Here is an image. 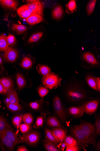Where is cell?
Masks as SVG:
<instances>
[{
  "instance_id": "cell-1",
  "label": "cell",
  "mask_w": 100,
  "mask_h": 151,
  "mask_svg": "<svg viewBox=\"0 0 100 151\" xmlns=\"http://www.w3.org/2000/svg\"><path fill=\"white\" fill-rule=\"evenodd\" d=\"M62 88V96L70 104L82 105L93 99L84 82L76 76L68 79Z\"/></svg>"
},
{
  "instance_id": "cell-26",
  "label": "cell",
  "mask_w": 100,
  "mask_h": 151,
  "mask_svg": "<svg viewBox=\"0 0 100 151\" xmlns=\"http://www.w3.org/2000/svg\"><path fill=\"white\" fill-rule=\"evenodd\" d=\"M0 82L7 92L11 88L13 84L12 80L7 77L0 79Z\"/></svg>"
},
{
  "instance_id": "cell-27",
  "label": "cell",
  "mask_w": 100,
  "mask_h": 151,
  "mask_svg": "<svg viewBox=\"0 0 100 151\" xmlns=\"http://www.w3.org/2000/svg\"><path fill=\"white\" fill-rule=\"evenodd\" d=\"M38 72L43 77L51 73L50 68L45 65H40L37 68Z\"/></svg>"
},
{
  "instance_id": "cell-45",
  "label": "cell",
  "mask_w": 100,
  "mask_h": 151,
  "mask_svg": "<svg viewBox=\"0 0 100 151\" xmlns=\"http://www.w3.org/2000/svg\"><path fill=\"white\" fill-rule=\"evenodd\" d=\"M6 62L4 55L0 52V67H2Z\"/></svg>"
},
{
  "instance_id": "cell-46",
  "label": "cell",
  "mask_w": 100,
  "mask_h": 151,
  "mask_svg": "<svg viewBox=\"0 0 100 151\" xmlns=\"http://www.w3.org/2000/svg\"><path fill=\"white\" fill-rule=\"evenodd\" d=\"M96 85L98 90V91H100V78L99 77H97L96 78Z\"/></svg>"
},
{
  "instance_id": "cell-49",
  "label": "cell",
  "mask_w": 100,
  "mask_h": 151,
  "mask_svg": "<svg viewBox=\"0 0 100 151\" xmlns=\"http://www.w3.org/2000/svg\"><path fill=\"white\" fill-rule=\"evenodd\" d=\"M61 147H60V151H64V149L66 147L67 145L64 142L61 143Z\"/></svg>"
},
{
  "instance_id": "cell-8",
  "label": "cell",
  "mask_w": 100,
  "mask_h": 151,
  "mask_svg": "<svg viewBox=\"0 0 100 151\" xmlns=\"http://www.w3.org/2000/svg\"><path fill=\"white\" fill-rule=\"evenodd\" d=\"M21 137L24 142L33 146L37 145L40 138L39 133L35 131H30L24 134Z\"/></svg>"
},
{
  "instance_id": "cell-3",
  "label": "cell",
  "mask_w": 100,
  "mask_h": 151,
  "mask_svg": "<svg viewBox=\"0 0 100 151\" xmlns=\"http://www.w3.org/2000/svg\"><path fill=\"white\" fill-rule=\"evenodd\" d=\"M62 79L58 75L51 73L48 75L43 77L42 84L45 87L50 89L57 88L61 85Z\"/></svg>"
},
{
  "instance_id": "cell-2",
  "label": "cell",
  "mask_w": 100,
  "mask_h": 151,
  "mask_svg": "<svg viewBox=\"0 0 100 151\" xmlns=\"http://www.w3.org/2000/svg\"><path fill=\"white\" fill-rule=\"evenodd\" d=\"M79 126L85 136L87 144H91L95 148L97 137L95 126L91 123L86 122L81 123Z\"/></svg>"
},
{
  "instance_id": "cell-21",
  "label": "cell",
  "mask_w": 100,
  "mask_h": 151,
  "mask_svg": "<svg viewBox=\"0 0 100 151\" xmlns=\"http://www.w3.org/2000/svg\"><path fill=\"white\" fill-rule=\"evenodd\" d=\"M47 123L48 126L51 127L64 129L60 121L55 116L49 117L47 119Z\"/></svg>"
},
{
  "instance_id": "cell-40",
  "label": "cell",
  "mask_w": 100,
  "mask_h": 151,
  "mask_svg": "<svg viewBox=\"0 0 100 151\" xmlns=\"http://www.w3.org/2000/svg\"><path fill=\"white\" fill-rule=\"evenodd\" d=\"M22 121L21 116H13L12 119L13 124L16 127H18L21 124Z\"/></svg>"
},
{
  "instance_id": "cell-28",
  "label": "cell",
  "mask_w": 100,
  "mask_h": 151,
  "mask_svg": "<svg viewBox=\"0 0 100 151\" xmlns=\"http://www.w3.org/2000/svg\"><path fill=\"white\" fill-rule=\"evenodd\" d=\"M45 138L48 141L53 142L56 145L59 143L55 138L52 131L50 129L46 128L45 130Z\"/></svg>"
},
{
  "instance_id": "cell-51",
  "label": "cell",
  "mask_w": 100,
  "mask_h": 151,
  "mask_svg": "<svg viewBox=\"0 0 100 151\" xmlns=\"http://www.w3.org/2000/svg\"><path fill=\"white\" fill-rule=\"evenodd\" d=\"M4 70L2 67H0V76H1L4 73Z\"/></svg>"
},
{
  "instance_id": "cell-50",
  "label": "cell",
  "mask_w": 100,
  "mask_h": 151,
  "mask_svg": "<svg viewBox=\"0 0 100 151\" xmlns=\"http://www.w3.org/2000/svg\"><path fill=\"white\" fill-rule=\"evenodd\" d=\"M100 141H99V142L96 145V151H100Z\"/></svg>"
},
{
  "instance_id": "cell-20",
  "label": "cell",
  "mask_w": 100,
  "mask_h": 151,
  "mask_svg": "<svg viewBox=\"0 0 100 151\" xmlns=\"http://www.w3.org/2000/svg\"><path fill=\"white\" fill-rule=\"evenodd\" d=\"M17 12L20 17L26 19L33 14L28 9L26 5H23L19 8L17 10Z\"/></svg>"
},
{
  "instance_id": "cell-22",
  "label": "cell",
  "mask_w": 100,
  "mask_h": 151,
  "mask_svg": "<svg viewBox=\"0 0 100 151\" xmlns=\"http://www.w3.org/2000/svg\"><path fill=\"white\" fill-rule=\"evenodd\" d=\"M43 143L45 149L48 151H60L59 147L53 142L46 140H43Z\"/></svg>"
},
{
  "instance_id": "cell-34",
  "label": "cell",
  "mask_w": 100,
  "mask_h": 151,
  "mask_svg": "<svg viewBox=\"0 0 100 151\" xmlns=\"http://www.w3.org/2000/svg\"><path fill=\"white\" fill-rule=\"evenodd\" d=\"M77 5L75 1H71L67 4L66 6L67 11L68 13H72L77 9Z\"/></svg>"
},
{
  "instance_id": "cell-14",
  "label": "cell",
  "mask_w": 100,
  "mask_h": 151,
  "mask_svg": "<svg viewBox=\"0 0 100 151\" xmlns=\"http://www.w3.org/2000/svg\"><path fill=\"white\" fill-rule=\"evenodd\" d=\"M6 131L7 135L15 146L24 142L21 135L18 137V135L16 132L13 131V129L7 128Z\"/></svg>"
},
{
  "instance_id": "cell-6",
  "label": "cell",
  "mask_w": 100,
  "mask_h": 151,
  "mask_svg": "<svg viewBox=\"0 0 100 151\" xmlns=\"http://www.w3.org/2000/svg\"><path fill=\"white\" fill-rule=\"evenodd\" d=\"M53 106L55 113L62 122H65L66 116L63 103L58 96H56L53 101Z\"/></svg>"
},
{
  "instance_id": "cell-52",
  "label": "cell",
  "mask_w": 100,
  "mask_h": 151,
  "mask_svg": "<svg viewBox=\"0 0 100 151\" xmlns=\"http://www.w3.org/2000/svg\"><path fill=\"white\" fill-rule=\"evenodd\" d=\"M37 1H26V2H27L28 4H30L35 2Z\"/></svg>"
},
{
  "instance_id": "cell-4",
  "label": "cell",
  "mask_w": 100,
  "mask_h": 151,
  "mask_svg": "<svg viewBox=\"0 0 100 151\" xmlns=\"http://www.w3.org/2000/svg\"><path fill=\"white\" fill-rule=\"evenodd\" d=\"M70 133L76 140L77 145L81 149L85 151H87L86 147L88 144L85 136L79 126H74L71 129Z\"/></svg>"
},
{
  "instance_id": "cell-16",
  "label": "cell",
  "mask_w": 100,
  "mask_h": 151,
  "mask_svg": "<svg viewBox=\"0 0 100 151\" xmlns=\"http://www.w3.org/2000/svg\"><path fill=\"white\" fill-rule=\"evenodd\" d=\"M96 78L94 74L91 73H87L84 77L88 85L93 89L98 91L96 85Z\"/></svg>"
},
{
  "instance_id": "cell-23",
  "label": "cell",
  "mask_w": 100,
  "mask_h": 151,
  "mask_svg": "<svg viewBox=\"0 0 100 151\" xmlns=\"http://www.w3.org/2000/svg\"><path fill=\"white\" fill-rule=\"evenodd\" d=\"M9 47L6 35L0 34V51L5 52Z\"/></svg>"
},
{
  "instance_id": "cell-10",
  "label": "cell",
  "mask_w": 100,
  "mask_h": 151,
  "mask_svg": "<svg viewBox=\"0 0 100 151\" xmlns=\"http://www.w3.org/2000/svg\"><path fill=\"white\" fill-rule=\"evenodd\" d=\"M4 55L6 62L13 63L17 60L18 57V53L16 49L9 47L5 52Z\"/></svg>"
},
{
  "instance_id": "cell-36",
  "label": "cell",
  "mask_w": 100,
  "mask_h": 151,
  "mask_svg": "<svg viewBox=\"0 0 100 151\" xmlns=\"http://www.w3.org/2000/svg\"><path fill=\"white\" fill-rule=\"evenodd\" d=\"M7 108L13 112H16L20 111L22 109V106L19 104H12L10 103L6 104Z\"/></svg>"
},
{
  "instance_id": "cell-32",
  "label": "cell",
  "mask_w": 100,
  "mask_h": 151,
  "mask_svg": "<svg viewBox=\"0 0 100 151\" xmlns=\"http://www.w3.org/2000/svg\"><path fill=\"white\" fill-rule=\"evenodd\" d=\"M43 35L42 32H40L35 34L32 35L28 39V42L32 43L37 42Z\"/></svg>"
},
{
  "instance_id": "cell-39",
  "label": "cell",
  "mask_w": 100,
  "mask_h": 151,
  "mask_svg": "<svg viewBox=\"0 0 100 151\" xmlns=\"http://www.w3.org/2000/svg\"><path fill=\"white\" fill-rule=\"evenodd\" d=\"M7 42L9 47H11L17 43V40L15 37L12 35H9L7 36Z\"/></svg>"
},
{
  "instance_id": "cell-17",
  "label": "cell",
  "mask_w": 100,
  "mask_h": 151,
  "mask_svg": "<svg viewBox=\"0 0 100 151\" xmlns=\"http://www.w3.org/2000/svg\"><path fill=\"white\" fill-rule=\"evenodd\" d=\"M6 104H19V98L16 91L11 88L8 91Z\"/></svg>"
},
{
  "instance_id": "cell-48",
  "label": "cell",
  "mask_w": 100,
  "mask_h": 151,
  "mask_svg": "<svg viewBox=\"0 0 100 151\" xmlns=\"http://www.w3.org/2000/svg\"><path fill=\"white\" fill-rule=\"evenodd\" d=\"M6 92L4 87L0 82V93H5Z\"/></svg>"
},
{
  "instance_id": "cell-19",
  "label": "cell",
  "mask_w": 100,
  "mask_h": 151,
  "mask_svg": "<svg viewBox=\"0 0 100 151\" xmlns=\"http://www.w3.org/2000/svg\"><path fill=\"white\" fill-rule=\"evenodd\" d=\"M26 22L30 25H34L43 21V16L36 13H33L26 19Z\"/></svg>"
},
{
  "instance_id": "cell-18",
  "label": "cell",
  "mask_w": 100,
  "mask_h": 151,
  "mask_svg": "<svg viewBox=\"0 0 100 151\" xmlns=\"http://www.w3.org/2000/svg\"><path fill=\"white\" fill-rule=\"evenodd\" d=\"M8 27L9 30L19 34H23L26 31L27 29V27L25 25L16 24H9Z\"/></svg>"
},
{
  "instance_id": "cell-44",
  "label": "cell",
  "mask_w": 100,
  "mask_h": 151,
  "mask_svg": "<svg viewBox=\"0 0 100 151\" xmlns=\"http://www.w3.org/2000/svg\"><path fill=\"white\" fill-rule=\"evenodd\" d=\"M66 148V151H79L81 149L78 145L72 147H67Z\"/></svg>"
},
{
  "instance_id": "cell-29",
  "label": "cell",
  "mask_w": 100,
  "mask_h": 151,
  "mask_svg": "<svg viewBox=\"0 0 100 151\" xmlns=\"http://www.w3.org/2000/svg\"><path fill=\"white\" fill-rule=\"evenodd\" d=\"M64 142L66 143L67 147H72L77 145L76 140L73 137L70 136H66Z\"/></svg>"
},
{
  "instance_id": "cell-42",
  "label": "cell",
  "mask_w": 100,
  "mask_h": 151,
  "mask_svg": "<svg viewBox=\"0 0 100 151\" xmlns=\"http://www.w3.org/2000/svg\"><path fill=\"white\" fill-rule=\"evenodd\" d=\"M19 126L21 132L23 134L29 132L32 129L31 125L26 123L20 124Z\"/></svg>"
},
{
  "instance_id": "cell-15",
  "label": "cell",
  "mask_w": 100,
  "mask_h": 151,
  "mask_svg": "<svg viewBox=\"0 0 100 151\" xmlns=\"http://www.w3.org/2000/svg\"><path fill=\"white\" fill-rule=\"evenodd\" d=\"M52 131L55 138L59 143L64 142L67 134L66 132L64 129L57 128L52 129Z\"/></svg>"
},
{
  "instance_id": "cell-47",
  "label": "cell",
  "mask_w": 100,
  "mask_h": 151,
  "mask_svg": "<svg viewBox=\"0 0 100 151\" xmlns=\"http://www.w3.org/2000/svg\"><path fill=\"white\" fill-rule=\"evenodd\" d=\"M17 151H28V150L24 146H19L17 150Z\"/></svg>"
},
{
  "instance_id": "cell-11",
  "label": "cell",
  "mask_w": 100,
  "mask_h": 151,
  "mask_svg": "<svg viewBox=\"0 0 100 151\" xmlns=\"http://www.w3.org/2000/svg\"><path fill=\"white\" fill-rule=\"evenodd\" d=\"M26 5L32 13L37 14L42 16H43L44 6L40 1H37L35 2Z\"/></svg>"
},
{
  "instance_id": "cell-7",
  "label": "cell",
  "mask_w": 100,
  "mask_h": 151,
  "mask_svg": "<svg viewBox=\"0 0 100 151\" xmlns=\"http://www.w3.org/2000/svg\"><path fill=\"white\" fill-rule=\"evenodd\" d=\"M18 2L13 0H0V5L5 11V21L8 20L9 14L17 9Z\"/></svg>"
},
{
  "instance_id": "cell-24",
  "label": "cell",
  "mask_w": 100,
  "mask_h": 151,
  "mask_svg": "<svg viewBox=\"0 0 100 151\" xmlns=\"http://www.w3.org/2000/svg\"><path fill=\"white\" fill-rule=\"evenodd\" d=\"M46 116V114L41 113L40 115L37 117L35 124L33 125V128L37 129L42 127L45 120Z\"/></svg>"
},
{
  "instance_id": "cell-12",
  "label": "cell",
  "mask_w": 100,
  "mask_h": 151,
  "mask_svg": "<svg viewBox=\"0 0 100 151\" xmlns=\"http://www.w3.org/2000/svg\"><path fill=\"white\" fill-rule=\"evenodd\" d=\"M0 139L3 144L7 148L9 151H12L14 150L16 146L7 135L6 129L0 131Z\"/></svg>"
},
{
  "instance_id": "cell-33",
  "label": "cell",
  "mask_w": 100,
  "mask_h": 151,
  "mask_svg": "<svg viewBox=\"0 0 100 151\" xmlns=\"http://www.w3.org/2000/svg\"><path fill=\"white\" fill-rule=\"evenodd\" d=\"M23 122L26 124L31 125L33 121V118L32 115L30 113H26L22 115Z\"/></svg>"
},
{
  "instance_id": "cell-43",
  "label": "cell",
  "mask_w": 100,
  "mask_h": 151,
  "mask_svg": "<svg viewBox=\"0 0 100 151\" xmlns=\"http://www.w3.org/2000/svg\"><path fill=\"white\" fill-rule=\"evenodd\" d=\"M96 117L95 124L96 129L95 132L96 134L97 135L100 134V116L95 115Z\"/></svg>"
},
{
  "instance_id": "cell-31",
  "label": "cell",
  "mask_w": 100,
  "mask_h": 151,
  "mask_svg": "<svg viewBox=\"0 0 100 151\" xmlns=\"http://www.w3.org/2000/svg\"><path fill=\"white\" fill-rule=\"evenodd\" d=\"M16 81L17 85L19 88H22L26 86V80L23 76L21 74L18 73L17 75Z\"/></svg>"
},
{
  "instance_id": "cell-35",
  "label": "cell",
  "mask_w": 100,
  "mask_h": 151,
  "mask_svg": "<svg viewBox=\"0 0 100 151\" xmlns=\"http://www.w3.org/2000/svg\"><path fill=\"white\" fill-rule=\"evenodd\" d=\"M11 129L8 121L4 117L0 116V131L6 129V128Z\"/></svg>"
},
{
  "instance_id": "cell-41",
  "label": "cell",
  "mask_w": 100,
  "mask_h": 151,
  "mask_svg": "<svg viewBox=\"0 0 100 151\" xmlns=\"http://www.w3.org/2000/svg\"><path fill=\"white\" fill-rule=\"evenodd\" d=\"M38 92L40 96L43 98L48 93L49 90L46 87L41 86L38 88Z\"/></svg>"
},
{
  "instance_id": "cell-9",
  "label": "cell",
  "mask_w": 100,
  "mask_h": 151,
  "mask_svg": "<svg viewBox=\"0 0 100 151\" xmlns=\"http://www.w3.org/2000/svg\"><path fill=\"white\" fill-rule=\"evenodd\" d=\"M99 104L98 99L91 100L83 105L84 112L91 115L96 111Z\"/></svg>"
},
{
  "instance_id": "cell-30",
  "label": "cell",
  "mask_w": 100,
  "mask_h": 151,
  "mask_svg": "<svg viewBox=\"0 0 100 151\" xmlns=\"http://www.w3.org/2000/svg\"><path fill=\"white\" fill-rule=\"evenodd\" d=\"M33 64L32 60L30 58L26 57L23 59L21 65L23 68L28 69L31 67Z\"/></svg>"
},
{
  "instance_id": "cell-37",
  "label": "cell",
  "mask_w": 100,
  "mask_h": 151,
  "mask_svg": "<svg viewBox=\"0 0 100 151\" xmlns=\"http://www.w3.org/2000/svg\"><path fill=\"white\" fill-rule=\"evenodd\" d=\"M44 100L41 99L40 100H37L35 102L30 103L29 106L32 109L37 110L40 109L43 104Z\"/></svg>"
},
{
  "instance_id": "cell-38",
  "label": "cell",
  "mask_w": 100,
  "mask_h": 151,
  "mask_svg": "<svg viewBox=\"0 0 100 151\" xmlns=\"http://www.w3.org/2000/svg\"><path fill=\"white\" fill-rule=\"evenodd\" d=\"M96 1H91L88 3L87 7V12L88 16L91 15L94 9Z\"/></svg>"
},
{
  "instance_id": "cell-25",
  "label": "cell",
  "mask_w": 100,
  "mask_h": 151,
  "mask_svg": "<svg viewBox=\"0 0 100 151\" xmlns=\"http://www.w3.org/2000/svg\"><path fill=\"white\" fill-rule=\"evenodd\" d=\"M53 17L56 19H60L63 15L64 11L62 7L60 6H55L52 11Z\"/></svg>"
},
{
  "instance_id": "cell-5",
  "label": "cell",
  "mask_w": 100,
  "mask_h": 151,
  "mask_svg": "<svg viewBox=\"0 0 100 151\" xmlns=\"http://www.w3.org/2000/svg\"><path fill=\"white\" fill-rule=\"evenodd\" d=\"M82 60L85 65L84 67L87 64L85 68H99V63L95 56L90 52H85L83 53L82 57Z\"/></svg>"
},
{
  "instance_id": "cell-13",
  "label": "cell",
  "mask_w": 100,
  "mask_h": 151,
  "mask_svg": "<svg viewBox=\"0 0 100 151\" xmlns=\"http://www.w3.org/2000/svg\"><path fill=\"white\" fill-rule=\"evenodd\" d=\"M67 112L71 116L80 118L84 113L83 105L70 107L68 108Z\"/></svg>"
}]
</instances>
